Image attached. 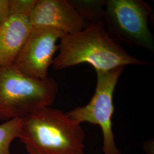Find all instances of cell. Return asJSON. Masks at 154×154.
Masks as SVG:
<instances>
[{
  "mask_svg": "<svg viewBox=\"0 0 154 154\" xmlns=\"http://www.w3.org/2000/svg\"><path fill=\"white\" fill-rule=\"evenodd\" d=\"M59 52L51 66L61 70L88 63L95 71H107L127 65H149V62L130 55L112 38L103 21L89 24L60 39Z\"/></svg>",
  "mask_w": 154,
  "mask_h": 154,
  "instance_id": "6da1fadb",
  "label": "cell"
},
{
  "mask_svg": "<svg viewBox=\"0 0 154 154\" xmlns=\"http://www.w3.org/2000/svg\"><path fill=\"white\" fill-rule=\"evenodd\" d=\"M19 138L45 154H84L82 128L62 110L45 107L21 118Z\"/></svg>",
  "mask_w": 154,
  "mask_h": 154,
  "instance_id": "7a4b0ae2",
  "label": "cell"
},
{
  "mask_svg": "<svg viewBox=\"0 0 154 154\" xmlns=\"http://www.w3.org/2000/svg\"><path fill=\"white\" fill-rule=\"evenodd\" d=\"M58 91L55 79L28 77L13 66L0 67V120L21 118L35 110L50 107Z\"/></svg>",
  "mask_w": 154,
  "mask_h": 154,
  "instance_id": "3957f363",
  "label": "cell"
},
{
  "mask_svg": "<svg viewBox=\"0 0 154 154\" xmlns=\"http://www.w3.org/2000/svg\"><path fill=\"white\" fill-rule=\"evenodd\" d=\"M152 16V8L142 0H106L103 22L111 37L154 53Z\"/></svg>",
  "mask_w": 154,
  "mask_h": 154,
  "instance_id": "277c9868",
  "label": "cell"
},
{
  "mask_svg": "<svg viewBox=\"0 0 154 154\" xmlns=\"http://www.w3.org/2000/svg\"><path fill=\"white\" fill-rule=\"evenodd\" d=\"M124 69L120 67L107 71H95L97 85L91 100L86 106L77 107L66 112L78 125L88 122L100 126L103 137L104 154H121L114 141L112 118L114 112V93Z\"/></svg>",
  "mask_w": 154,
  "mask_h": 154,
  "instance_id": "5b68a950",
  "label": "cell"
},
{
  "mask_svg": "<svg viewBox=\"0 0 154 154\" xmlns=\"http://www.w3.org/2000/svg\"><path fill=\"white\" fill-rule=\"evenodd\" d=\"M65 35L52 28H32L13 66L28 77L46 79L54 55L58 50L57 42Z\"/></svg>",
  "mask_w": 154,
  "mask_h": 154,
  "instance_id": "8992f818",
  "label": "cell"
},
{
  "mask_svg": "<svg viewBox=\"0 0 154 154\" xmlns=\"http://www.w3.org/2000/svg\"><path fill=\"white\" fill-rule=\"evenodd\" d=\"M29 21L32 28H52L66 35L77 33L86 26L67 0H36L29 16Z\"/></svg>",
  "mask_w": 154,
  "mask_h": 154,
  "instance_id": "52a82bcc",
  "label": "cell"
},
{
  "mask_svg": "<svg viewBox=\"0 0 154 154\" xmlns=\"http://www.w3.org/2000/svg\"><path fill=\"white\" fill-rule=\"evenodd\" d=\"M32 26L29 16L12 14L0 27V67L13 66Z\"/></svg>",
  "mask_w": 154,
  "mask_h": 154,
  "instance_id": "ba28073f",
  "label": "cell"
},
{
  "mask_svg": "<svg viewBox=\"0 0 154 154\" xmlns=\"http://www.w3.org/2000/svg\"><path fill=\"white\" fill-rule=\"evenodd\" d=\"M70 2L86 25L103 21L106 0H72Z\"/></svg>",
  "mask_w": 154,
  "mask_h": 154,
  "instance_id": "9c48e42d",
  "label": "cell"
},
{
  "mask_svg": "<svg viewBox=\"0 0 154 154\" xmlns=\"http://www.w3.org/2000/svg\"><path fill=\"white\" fill-rule=\"evenodd\" d=\"M21 123V118H16L0 125V154H11L10 146L20 137Z\"/></svg>",
  "mask_w": 154,
  "mask_h": 154,
  "instance_id": "30bf717a",
  "label": "cell"
},
{
  "mask_svg": "<svg viewBox=\"0 0 154 154\" xmlns=\"http://www.w3.org/2000/svg\"><path fill=\"white\" fill-rule=\"evenodd\" d=\"M36 0H9L10 14L29 16Z\"/></svg>",
  "mask_w": 154,
  "mask_h": 154,
  "instance_id": "8fae6325",
  "label": "cell"
},
{
  "mask_svg": "<svg viewBox=\"0 0 154 154\" xmlns=\"http://www.w3.org/2000/svg\"><path fill=\"white\" fill-rule=\"evenodd\" d=\"M9 0H0V27L10 16Z\"/></svg>",
  "mask_w": 154,
  "mask_h": 154,
  "instance_id": "7c38bea8",
  "label": "cell"
},
{
  "mask_svg": "<svg viewBox=\"0 0 154 154\" xmlns=\"http://www.w3.org/2000/svg\"><path fill=\"white\" fill-rule=\"evenodd\" d=\"M25 146H26V149L28 151L29 154H45L41 152H39L38 151L36 150L35 149H34L32 147H31L30 146L26 145Z\"/></svg>",
  "mask_w": 154,
  "mask_h": 154,
  "instance_id": "4fadbf2b",
  "label": "cell"
}]
</instances>
